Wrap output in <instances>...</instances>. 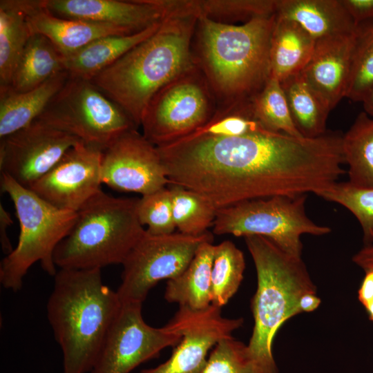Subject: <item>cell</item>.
<instances>
[{
    "label": "cell",
    "instance_id": "ffe728a7",
    "mask_svg": "<svg viewBox=\"0 0 373 373\" xmlns=\"http://www.w3.org/2000/svg\"><path fill=\"white\" fill-rule=\"evenodd\" d=\"M275 14L299 24L315 41L352 33L357 26L342 0H277Z\"/></svg>",
    "mask_w": 373,
    "mask_h": 373
},
{
    "label": "cell",
    "instance_id": "f1b7e54d",
    "mask_svg": "<svg viewBox=\"0 0 373 373\" xmlns=\"http://www.w3.org/2000/svg\"><path fill=\"white\" fill-rule=\"evenodd\" d=\"M245 269L242 251L230 240L215 245L211 276V305L221 308L237 292Z\"/></svg>",
    "mask_w": 373,
    "mask_h": 373
},
{
    "label": "cell",
    "instance_id": "d4e9b609",
    "mask_svg": "<svg viewBox=\"0 0 373 373\" xmlns=\"http://www.w3.org/2000/svg\"><path fill=\"white\" fill-rule=\"evenodd\" d=\"M64 70L63 55L46 37L33 34L8 87L17 93L28 91Z\"/></svg>",
    "mask_w": 373,
    "mask_h": 373
},
{
    "label": "cell",
    "instance_id": "7bdbcfd3",
    "mask_svg": "<svg viewBox=\"0 0 373 373\" xmlns=\"http://www.w3.org/2000/svg\"><path fill=\"white\" fill-rule=\"evenodd\" d=\"M365 309L368 314L369 319L371 321H373V300L368 304L365 307Z\"/></svg>",
    "mask_w": 373,
    "mask_h": 373
},
{
    "label": "cell",
    "instance_id": "60d3db41",
    "mask_svg": "<svg viewBox=\"0 0 373 373\" xmlns=\"http://www.w3.org/2000/svg\"><path fill=\"white\" fill-rule=\"evenodd\" d=\"M321 304L320 298L316 293H307L304 294L299 300V308L301 311L309 312L315 310Z\"/></svg>",
    "mask_w": 373,
    "mask_h": 373
},
{
    "label": "cell",
    "instance_id": "3957f363",
    "mask_svg": "<svg viewBox=\"0 0 373 373\" xmlns=\"http://www.w3.org/2000/svg\"><path fill=\"white\" fill-rule=\"evenodd\" d=\"M276 14L240 25L198 18L197 59L222 108L251 104L270 78L269 48Z\"/></svg>",
    "mask_w": 373,
    "mask_h": 373
},
{
    "label": "cell",
    "instance_id": "4316f807",
    "mask_svg": "<svg viewBox=\"0 0 373 373\" xmlns=\"http://www.w3.org/2000/svg\"><path fill=\"white\" fill-rule=\"evenodd\" d=\"M294 123L307 138L325 133L330 111L305 82L300 73L291 75L280 82Z\"/></svg>",
    "mask_w": 373,
    "mask_h": 373
},
{
    "label": "cell",
    "instance_id": "484cf974",
    "mask_svg": "<svg viewBox=\"0 0 373 373\" xmlns=\"http://www.w3.org/2000/svg\"><path fill=\"white\" fill-rule=\"evenodd\" d=\"M16 0L0 1V88L8 87L32 35Z\"/></svg>",
    "mask_w": 373,
    "mask_h": 373
},
{
    "label": "cell",
    "instance_id": "f35d334b",
    "mask_svg": "<svg viewBox=\"0 0 373 373\" xmlns=\"http://www.w3.org/2000/svg\"><path fill=\"white\" fill-rule=\"evenodd\" d=\"M365 272V275L358 291V298L365 308L373 300V270Z\"/></svg>",
    "mask_w": 373,
    "mask_h": 373
},
{
    "label": "cell",
    "instance_id": "d6986e66",
    "mask_svg": "<svg viewBox=\"0 0 373 373\" xmlns=\"http://www.w3.org/2000/svg\"><path fill=\"white\" fill-rule=\"evenodd\" d=\"M16 2L25 13L32 34L46 37L63 57L101 37L132 35L108 24L59 17L49 11L41 0Z\"/></svg>",
    "mask_w": 373,
    "mask_h": 373
},
{
    "label": "cell",
    "instance_id": "44dd1931",
    "mask_svg": "<svg viewBox=\"0 0 373 373\" xmlns=\"http://www.w3.org/2000/svg\"><path fill=\"white\" fill-rule=\"evenodd\" d=\"M162 21L132 35H109L93 41L63 57L65 70L70 77L92 80L128 51L153 35Z\"/></svg>",
    "mask_w": 373,
    "mask_h": 373
},
{
    "label": "cell",
    "instance_id": "7a4b0ae2",
    "mask_svg": "<svg viewBox=\"0 0 373 373\" xmlns=\"http://www.w3.org/2000/svg\"><path fill=\"white\" fill-rule=\"evenodd\" d=\"M197 22L193 15H169L153 35L97 74L92 82L138 127L153 97L199 66L191 48Z\"/></svg>",
    "mask_w": 373,
    "mask_h": 373
},
{
    "label": "cell",
    "instance_id": "4fadbf2b",
    "mask_svg": "<svg viewBox=\"0 0 373 373\" xmlns=\"http://www.w3.org/2000/svg\"><path fill=\"white\" fill-rule=\"evenodd\" d=\"M79 140L36 119L0 141V171L29 189Z\"/></svg>",
    "mask_w": 373,
    "mask_h": 373
},
{
    "label": "cell",
    "instance_id": "1f68e13d",
    "mask_svg": "<svg viewBox=\"0 0 373 373\" xmlns=\"http://www.w3.org/2000/svg\"><path fill=\"white\" fill-rule=\"evenodd\" d=\"M373 87V19L357 24L345 97L362 102Z\"/></svg>",
    "mask_w": 373,
    "mask_h": 373
},
{
    "label": "cell",
    "instance_id": "ab89813d",
    "mask_svg": "<svg viewBox=\"0 0 373 373\" xmlns=\"http://www.w3.org/2000/svg\"><path fill=\"white\" fill-rule=\"evenodd\" d=\"M352 260L365 271L373 270V245L362 248L353 256Z\"/></svg>",
    "mask_w": 373,
    "mask_h": 373
},
{
    "label": "cell",
    "instance_id": "d6a6232c",
    "mask_svg": "<svg viewBox=\"0 0 373 373\" xmlns=\"http://www.w3.org/2000/svg\"><path fill=\"white\" fill-rule=\"evenodd\" d=\"M262 131H268L255 118L251 104L218 110L206 124L185 137H233Z\"/></svg>",
    "mask_w": 373,
    "mask_h": 373
},
{
    "label": "cell",
    "instance_id": "836d02e7",
    "mask_svg": "<svg viewBox=\"0 0 373 373\" xmlns=\"http://www.w3.org/2000/svg\"><path fill=\"white\" fill-rule=\"evenodd\" d=\"M198 17L213 20H245L269 17L276 13L277 0H194Z\"/></svg>",
    "mask_w": 373,
    "mask_h": 373
},
{
    "label": "cell",
    "instance_id": "d590c367",
    "mask_svg": "<svg viewBox=\"0 0 373 373\" xmlns=\"http://www.w3.org/2000/svg\"><path fill=\"white\" fill-rule=\"evenodd\" d=\"M202 373L258 372L249 356L247 345L231 337L213 347Z\"/></svg>",
    "mask_w": 373,
    "mask_h": 373
},
{
    "label": "cell",
    "instance_id": "6da1fadb",
    "mask_svg": "<svg viewBox=\"0 0 373 373\" xmlns=\"http://www.w3.org/2000/svg\"><path fill=\"white\" fill-rule=\"evenodd\" d=\"M169 181L218 209L249 200L321 191L345 173L341 135L314 137L262 131L184 137L157 146Z\"/></svg>",
    "mask_w": 373,
    "mask_h": 373
},
{
    "label": "cell",
    "instance_id": "cb8c5ba5",
    "mask_svg": "<svg viewBox=\"0 0 373 373\" xmlns=\"http://www.w3.org/2000/svg\"><path fill=\"white\" fill-rule=\"evenodd\" d=\"M215 245L213 240L202 242L186 269L178 277L168 280L164 298L195 310L211 305V276Z\"/></svg>",
    "mask_w": 373,
    "mask_h": 373
},
{
    "label": "cell",
    "instance_id": "603a6c76",
    "mask_svg": "<svg viewBox=\"0 0 373 373\" xmlns=\"http://www.w3.org/2000/svg\"><path fill=\"white\" fill-rule=\"evenodd\" d=\"M316 41L297 23L276 15L270 48V75L280 82L300 73L309 60Z\"/></svg>",
    "mask_w": 373,
    "mask_h": 373
},
{
    "label": "cell",
    "instance_id": "7c38bea8",
    "mask_svg": "<svg viewBox=\"0 0 373 373\" xmlns=\"http://www.w3.org/2000/svg\"><path fill=\"white\" fill-rule=\"evenodd\" d=\"M142 306L122 303L89 373H130L180 343L182 335L170 321L162 327L146 323Z\"/></svg>",
    "mask_w": 373,
    "mask_h": 373
},
{
    "label": "cell",
    "instance_id": "5bb4252c",
    "mask_svg": "<svg viewBox=\"0 0 373 373\" xmlns=\"http://www.w3.org/2000/svg\"><path fill=\"white\" fill-rule=\"evenodd\" d=\"M102 184L145 195L169 185L157 147L137 128L120 135L102 151Z\"/></svg>",
    "mask_w": 373,
    "mask_h": 373
},
{
    "label": "cell",
    "instance_id": "ee69618b",
    "mask_svg": "<svg viewBox=\"0 0 373 373\" xmlns=\"http://www.w3.org/2000/svg\"><path fill=\"white\" fill-rule=\"evenodd\" d=\"M16 373H17V372H16Z\"/></svg>",
    "mask_w": 373,
    "mask_h": 373
},
{
    "label": "cell",
    "instance_id": "30bf717a",
    "mask_svg": "<svg viewBox=\"0 0 373 373\" xmlns=\"http://www.w3.org/2000/svg\"><path fill=\"white\" fill-rule=\"evenodd\" d=\"M207 240H213L208 231L193 236L180 232L153 235L145 229L122 264L121 283L116 291L122 303L142 304L157 283L180 275Z\"/></svg>",
    "mask_w": 373,
    "mask_h": 373
},
{
    "label": "cell",
    "instance_id": "e0dca14e",
    "mask_svg": "<svg viewBox=\"0 0 373 373\" xmlns=\"http://www.w3.org/2000/svg\"><path fill=\"white\" fill-rule=\"evenodd\" d=\"M62 18L108 24L130 34L142 31L173 13L170 0H41Z\"/></svg>",
    "mask_w": 373,
    "mask_h": 373
},
{
    "label": "cell",
    "instance_id": "277c9868",
    "mask_svg": "<svg viewBox=\"0 0 373 373\" xmlns=\"http://www.w3.org/2000/svg\"><path fill=\"white\" fill-rule=\"evenodd\" d=\"M46 305L63 373H89L122 303L101 269H59Z\"/></svg>",
    "mask_w": 373,
    "mask_h": 373
},
{
    "label": "cell",
    "instance_id": "8fae6325",
    "mask_svg": "<svg viewBox=\"0 0 373 373\" xmlns=\"http://www.w3.org/2000/svg\"><path fill=\"white\" fill-rule=\"evenodd\" d=\"M215 97L198 66L162 88L152 99L140 126L156 146L171 144L206 124Z\"/></svg>",
    "mask_w": 373,
    "mask_h": 373
},
{
    "label": "cell",
    "instance_id": "f546056e",
    "mask_svg": "<svg viewBox=\"0 0 373 373\" xmlns=\"http://www.w3.org/2000/svg\"><path fill=\"white\" fill-rule=\"evenodd\" d=\"M175 228L185 235L198 236L213 224L218 209L199 193L178 185H169Z\"/></svg>",
    "mask_w": 373,
    "mask_h": 373
},
{
    "label": "cell",
    "instance_id": "74e56055",
    "mask_svg": "<svg viewBox=\"0 0 373 373\" xmlns=\"http://www.w3.org/2000/svg\"><path fill=\"white\" fill-rule=\"evenodd\" d=\"M12 224L10 214L0 204V242L3 253L9 254L12 250L10 240L7 234V229Z\"/></svg>",
    "mask_w": 373,
    "mask_h": 373
},
{
    "label": "cell",
    "instance_id": "b9f144b4",
    "mask_svg": "<svg viewBox=\"0 0 373 373\" xmlns=\"http://www.w3.org/2000/svg\"><path fill=\"white\" fill-rule=\"evenodd\" d=\"M364 111L373 117V87L362 101Z\"/></svg>",
    "mask_w": 373,
    "mask_h": 373
},
{
    "label": "cell",
    "instance_id": "ba28073f",
    "mask_svg": "<svg viewBox=\"0 0 373 373\" xmlns=\"http://www.w3.org/2000/svg\"><path fill=\"white\" fill-rule=\"evenodd\" d=\"M306 198L307 194L274 195L218 209L213 232L237 237L261 236L286 253L301 257L302 235L323 236L331 231L307 216Z\"/></svg>",
    "mask_w": 373,
    "mask_h": 373
},
{
    "label": "cell",
    "instance_id": "4dcf8cb0",
    "mask_svg": "<svg viewBox=\"0 0 373 373\" xmlns=\"http://www.w3.org/2000/svg\"><path fill=\"white\" fill-rule=\"evenodd\" d=\"M255 118L267 131L304 137L296 127L280 82L270 77L252 102Z\"/></svg>",
    "mask_w": 373,
    "mask_h": 373
},
{
    "label": "cell",
    "instance_id": "7402d4cb",
    "mask_svg": "<svg viewBox=\"0 0 373 373\" xmlns=\"http://www.w3.org/2000/svg\"><path fill=\"white\" fill-rule=\"evenodd\" d=\"M68 78L64 70L28 91L17 93L8 87L0 88V138L37 119Z\"/></svg>",
    "mask_w": 373,
    "mask_h": 373
},
{
    "label": "cell",
    "instance_id": "e575fe53",
    "mask_svg": "<svg viewBox=\"0 0 373 373\" xmlns=\"http://www.w3.org/2000/svg\"><path fill=\"white\" fill-rule=\"evenodd\" d=\"M137 211L140 223L146 225V230L151 234H169L176 229L171 191L166 186L139 198Z\"/></svg>",
    "mask_w": 373,
    "mask_h": 373
},
{
    "label": "cell",
    "instance_id": "5b68a950",
    "mask_svg": "<svg viewBox=\"0 0 373 373\" xmlns=\"http://www.w3.org/2000/svg\"><path fill=\"white\" fill-rule=\"evenodd\" d=\"M244 238L257 274L251 300L254 326L247 352L258 373H278L273 339L285 321L301 313L300 298L316 293V287L301 257L286 253L265 237Z\"/></svg>",
    "mask_w": 373,
    "mask_h": 373
},
{
    "label": "cell",
    "instance_id": "9a60e30c",
    "mask_svg": "<svg viewBox=\"0 0 373 373\" xmlns=\"http://www.w3.org/2000/svg\"><path fill=\"white\" fill-rule=\"evenodd\" d=\"M169 321L181 334V341L168 360L139 373H202L209 350L221 340L233 337L243 323L242 318L224 317L221 308L213 305L200 310L180 307Z\"/></svg>",
    "mask_w": 373,
    "mask_h": 373
},
{
    "label": "cell",
    "instance_id": "2e32d148",
    "mask_svg": "<svg viewBox=\"0 0 373 373\" xmlns=\"http://www.w3.org/2000/svg\"><path fill=\"white\" fill-rule=\"evenodd\" d=\"M102 151L79 142L29 189L58 209L77 212L102 190Z\"/></svg>",
    "mask_w": 373,
    "mask_h": 373
},
{
    "label": "cell",
    "instance_id": "8d00e7d4",
    "mask_svg": "<svg viewBox=\"0 0 373 373\" xmlns=\"http://www.w3.org/2000/svg\"><path fill=\"white\" fill-rule=\"evenodd\" d=\"M342 2L356 25L373 19V0H342Z\"/></svg>",
    "mask_w": 373,
    "mask_h": 373
},
{
    "label": "cell",
    "instance_id": "8992f818",
    "mask_svg": "<svg viewBox=\"0 0 373 373\" xmlns=\"http://www.w3.org/2000/svg\"><path fill=\"white\" fill-rule=\"evenodd\" d=\"M138 200L99 191L77 211L71 230L54 252L56 267L102 269L122 265L145 231L137 216Z\"/></svg>",
    "mask_w": 373,
    "mask_h": 373
},
{
    "label": "cell",
    "instance_id": "83f0119b",
    "mask_svg": "<svg viewBox=\"0 0 373 373\" xmlns=\"http://www.w3.org/2000/svg\"><path fill=\"white\" fill-rule=\"evenodd\" d=\"M345 163L349 166V182L362 188H373V117L360 113L343 135Z\"/></svg>",
    "mask_w": 373,
    "mask_h": 373
},
{
    "label": "cell",
    "instance_id": "ac0fdd59",
    "mask_svg": "<svg viewBox=\"0 0 373 373\" xmlns=\"http://www.w3.org/2000/svg\"><path fill=\"white\" fill-rule=\"evenodd\" d=\"M354 40L355 31L316 41L309 60L300 72L330 111L345 97Z\"/></svg>",
    "mask_w": 373,
    "mask_h": 373
},
{
    "label": "cell",
    "instance_id": "9c48e42d",
    "mask_svg": "<svg viewBox=\"0 0 373 373\" xmlns=\"http://www.w3.org/2000/svg\"><path fill=\"white\" fill-rule=\"evenodd\" d=\"M37 119L102 151L137 128L91 80L70 76Z\"/></svg>",
    "mask_w": 373,
    "mask_h": 373
},
{
    "label": "cell",
    "instance_id": "52a82bcc",
    "mask_svg": "<svg viewBox=\"0 0 373 373\" xmlns=\"http://www.w3.org/2000/svg\"><path fill=\"white\" fill-rule=\"evenodd\" d=\"M1 188L15 205L20 232L16 247L1 262L0 283L3 288L16 292L37 262L45 272L55 276L57 271L54 252L71 230L77 212L57 208L3 173Z\"/></svg>",
    "mask_w": 373,
    "mask_h": 373
}]
</instances>
